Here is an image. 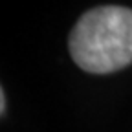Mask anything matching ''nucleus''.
<instances>
[{
    "label": "nucleus",
    "instance_id": "f03ea898",
    "mask_svg": "<svg viewBox=\"0 0 132 132\" xmlns=\"http://www.w3.org/2000/svg\"><path fill=\"white\" fill-rule=\"evenodd\" d=\"M0 114H6V92H4V88L0 90Z\"/></svg>",
    "mask_w": 132,
    "mask_h": 132
},
{
    "label": "nucleus",
    "instance_id": "f257e3e1",
    "mask_svg": "<svg viewBox=\"0 0 132 132\" xmlns=\"http://www.w3.org/2000/svg\"><path fill=\"white\" fill-rule=\"evenodd\" d=\"M70 55L81 70L112 73L132 64V9L99 6L75 22L68 39Z\"/></svg>",
    "mask_w": 132,
    "mask_h": 132
}]
</instances>
